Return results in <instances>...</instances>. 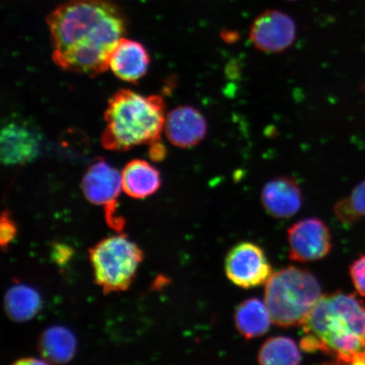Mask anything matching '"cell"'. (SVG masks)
I'll use <instances>...</instances> for the list:
<instances>
[{"label": "cell", "mask_w": 365, "mask_h": 365, "mask_svg": "<svg viewBox=\"0 0 365 365\" xmlns=\"http://www.w3.org/2000/svg\"><path fill=\"white\" fill-rule=\"evenodd\" d=\"M297 29L293 18L284 12L267 10L254 21L250 38L259 51L277 53L285 51L294 44Z\"/></svg>", "instance_id": "9"}, {"label": "cell", "mask_w": 365, "mask_h": 365, "mask_svg": "<svg viewBox=\"0 0 365 365\" xmlns=\"http://www.w3.org/2000/svg\"><path fill=\"white\" fill-rule=\"evenodd\" d=\"M334 211L337 219L344 225H353L365 218V180L356 186L348 197L337 202Z\"/></svg>", "instance_id": "19"}, {"label": "cell", "mask_w": 365, "mask_h": 365, "mask_svg": "<svg viewBox=\"0 0 365 365\" xmlns=\"http://www.w3.org/2000/svg\"><path fill=\"white\" fill-rule=\"evenodd\" d=\"M304 352H322L336 363L365 365V304L342 292L322 295L303 323Z\"/></svg>", "instance_id": "2"}, {"label": "cell", "mask_w": 365, "mask_h": 365, "mask_svg": "<svg viewBox=\"0 0 365 365\" xmlns=\"http://www.w3.org/2000/svg\"><path fill=\"white\" fill-rule=\"evenodd\" d=\"M237 330L246 339H257L270 329L272 322L266 303L257 298L246 299L236 309Z\"/></svg>", "instance_id": "15"}, {"label": "cell", "mask_w": 365, "mask_h": 365, "mask_svg": "<svg viewBox=\"0 0 365 365\" xmlns=\"http://www.w3.org/2000/svg\"><path fill=\"white\" fill-rule=\"evenodd\" d=\"M287 1H298V0H287Z\"/></svg>", "instance_id": "25"}, {"label": "cell", "mask_w": 365, "mask_h": 365, "mask_svg": "<svg viewBox=\"0 0 365 365\" xmlns=\"http://www.w3.org/2000/svg\"><path fill=\"white\" fill-rule=\"evenodd\" d=\"M81 188L90 203L104 208L108 226L121 232L125 222L116 212L118 198L123 190L121 173L104 160H96L85 173Z\"/></svg>", "instance_id": "6"}, {"label": "cell", "mask_w": 365, "mask_h": 365, "mask_svg": "<svg viewBox=\"0 0 365 365\" xmlns=\"http://www.w3.org/2000/svg\"><path fill=\"white\" fill-rule=\"evenodd\" d=\"M48 364L47 361L43 359H38L35 358H23L18 359L15 364L20 365H29V364Z\"/></svg>", "instance_id": "24"}, {"label": "cell", "mask_w": 365, "mask_h": 365, "mask_svg": "<svg viewBox=\"0 0 365 365\" xmlns=\"http://www.w3.org/2000/svg\"><path fill=\"white\" fill-rule=\"evenodd\" d=\"M207 120L197 109L180 106L168 113L164 131L175 147L190 148L202 143L207 136Z\"/></svg>", "instance_id": "11"}, {"label": "cell", "mask_w": 365, "mask_h": 365, "mask_svg": "<svg viewBox=\"0 0 365 365\" xmlns=\"http://www.w3.org/2000/svg\"><path fill=\"white\" fill-rule=\"evenodd\" d=\"M38 346L40 355L45 361L48 364H66L74 358L76 339L67 328L53 326L41 334Z\"/></svg>", "instance_id": "16"}, {"label": "cell", "mask_w": 365, "mask_h": 365, "mask_svg": "<svg viewBox=\"0 0 365 365\" xmlns=\"http://www.w3.org/2000/svg\"><path fill=\"white\" fill-rule=\"evenodd\" d=\"M73 250L68 246L62 244H56L53 245L52 251V257L54 262L63 266L72 257Z\"/></svg>", "instance_id": "22"}, {"label": "cell", "mask_w": 365, "mask_h": 365, "mask_svg": "<svg viewBox=\"0 0 365 365\" xmlns=\"http://www.w3.org/2000/svg\"><path fill=\"white\" fill-rule=\"evenodd\" d=\"M289 257L297 262H309L325 258L331 249L329 228L316 217L302 219L287 231Z\"/></svg>", "instance_id": "8"}, {"label": "cell", "mask_w": 365, "mask_h": 365, "mask_svg": "<svg viewBox=\"0 0 365 365\" xmlns=\"http://www.w3.org/2000/svg\"><path fill=\"white\" fill-rule=\"evenodd\" d=\"M149 145V156L150 159L153 160V161L160 162L166 157L167 148H165V145L160 141V140L155 141V143Z\"/></svg>", "instance_id": "23"}, {"label": "cell", "mask_w": 365, "mask_h": 365, "mask_svg": "<svg viewBox=\"0 0 365 365\" xmlns=\"http://www.w3.org/2000/svg\"><path fill=\"white\" fill-rule=\"evenodd\" d=\"M349 272L356 291L365 298V255L351 264Z\"/></svg>", "instance_id": "21"}, {"label": "cell", "mask_w": 365, "mask_h": 365, "mask_svg": "<svg viewBox=\"0 0 365 365\" xmlns=\"http://www.w3.org/2000/svg\"><path fill=\"white\" fill-rule=\"evenodd\" d=\"M261 200L264 209L272 217L289 218L302 207L303 195L294 178L280 176L264 185Z\"/></svg>", "instance_id": "12"}, {"label": "cell", "mask_w": 365, "mask_h": 365, "mask_svg": "<svg viewBox=\"0 0 365 365\" xmlns=\"http://www.w3.org/2000/svg\"><path fill=\"white\" fill-rule=\"evenodd\" d=\"M96 284L104 294L125 291L133 282L143 262V251L126 235L108 237L89 250Z\"/></svg>", "instance_id": "5"}, {"label": "cell", "mask_w": 365, "mask_h": 365, "mask_svg": "<svg viewBox=\"0 0 365 365\" xmlns=\"http://www.w3.org/2000/svg\"><path fill=\"white\" fill-rule=\"evenodd\" d=\"M225 272L228 279L242 289L267 284L273 273L264 250L251 242H242L228 251Z\"/></svg>", "instance_id": "7"}, {"label": "cell", "mask_w": 365, "mask_h": 365, "mask_svg": "<svg viewBox=\"0 0 365 365\" xmlns=\"http://www.w3.org/2000/svg\"><path fill=\"white\" fill-rule=\"evenodd\" d=\"M0 148L4 164L21 165L33 161L38 156L41 135L26 121H9L2 128Z\"/></svg>", "instance_id": "10"}, {"label": "cell", "mask_w": 365, "mask_h": 365, "mask_svg": "<svg viewBox=\"0 0 365 365\" xmlns=\"http://www.w3.org/2000/svg\"><path fill=\"white\" fill-rule=\"evenodd\" d=\"M150 56L144 46L123 38L109 58V68L118 78L136 83L147 74Z\"/></svg>", "instance_id": "13"}, {"label": "cell", "mask_w": 365, "mask_h": 365, "mask_svg": "<svg viewBox=\"0 0 365 365\" xmlns=\"http://www.w3.org/2000/svg\"><path fill=\"white\" fill-rule=\"evenodd\" d=\"M4 304L9 318L16 322H25L34 318L40 312L42 299L34 287L16 284L9 287Z\"/></svg>", "instance_id": "17"}, {"label": "cell", "mask_w": 365, "mask_h": 365, "mask_svg": "<svg viewBox=\"0 0 365 365\" xmlns=\"http://www.w3.org/2000/svg\"><path fill=\"white\" fill-rule=\"evenodd\" d=\"M0 244L3 250H6L10 245L17 232V227L10 213L8 211L2 212L1 222H0Z\"/></svg>", "instance_id": "20"}, {"label": "cell", "mask_w": 365, "mask_h": 365, "mask_svg": "<svg viewBox=\"0 0 365 365\" xmlns=\"http://www.w3.org/2000/svg\"><path fill=\"white\" fill-rule=\"evenodd\" d=\"M321 286L304 269L289 267L272 275L264 289V303L272 322L281 327L302 326L322 297Z\"/></svg>", "instance_id": "4"}, {"label": "cell", "mask_w": 365, "mask_h": 365, "mask_svg": "<svg viewBox=\"0 0 365 365\" xmlns=\"http://www.w3.org/2000/svg\"><path fill=\"white\" fill-rule=\"evenodd\" d=\"M301 359L298 345L287 336L271 337L264 342L258 354V362L264 365L298 364Z\"/></svg>", "instance_id": "18"}, {"label": "cell", "mask_w": 365, "mask_h": 365, "mask_svg": "<svg viewBox=\"0 0 365 365\" xmlns=\"http://www.w3.org/2000/svg\"><path fill=\"white\" fill-rule=\"evenodd\" d=\"M165 103L159 95L144 96L121 89L108 100L101 136L103 147L125 152L161 139L166 121Z\"/></svg>", "instance_id": "3"}, {"label": "cell", "mask_w": 365, "mask_h": 365, "mask_svg": "<svg viewBox=\"0 0 365 365\" xmlns=\"http://www.w3.org/2000/svg\"><path fill=\"white\" fill-rule=\"evenodd\" d=\"M121 175L123 191L134 199L149 197L157 192L162 184L157 168L145 160H132L126 164Z\"/></svg>", "instance_id": "14"}, {"label": "cell", "mask_w": 365, "mask_h": 365, "mask_svg": "<svg viewBox=\"0 0 365 365\" xmlns=\"http://www.w3.org/2000/svg\"><path fill=\"white\" fill-rule=\"evenodd\" d=\"M54 63L63 71L96 76L125 38L127 20L111 0H68L47 17Z\"/></svg>", "instance_id": "1"}]
</instances>
